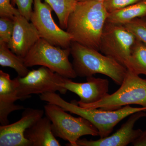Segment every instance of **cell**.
<instances>
[{"label":"cell","instance_id":"cell-13","mask_svg":"<svg viewBox=\"0 0 146 146\" xmlns=\"http://www.w3.org/2000/svg\"><path fill=\"white\" fill-rule=\"evenodd\" d=\"M13 20V35L7 46L13 53L24 58L41 37L32 23L21 14L14 16Z\"/></svg>","mask_w":146,"mask_h":146},{"label":"cell","instance_id":"cell-21","mask_svg":"<svg viewBox=\"0 0 146 146\" xmlns=\"http://www.w3.org/2000/svg\"><path fill=\"white\" fill-rule=\"evenodd\" d=\"M14 29L13 19L7 17L0 18V43L7 44L10 41Z\"/></svg>","mask_w":146,"mask_h":146},{"label":"cell","instance_id":"cell-26","mask_svg":"<svg viewBox=\"0 0 146 146\" xmlns=\"http://www.w3.org/2000/svg\"><path fill=\"white\" fill-rule=\"evenodd\" d=\"M89 1V0H77L78 1ZM94 1H103L104 0H94Z\"/></svg>","mask_w":146,"mask_h":146},{"label":"cell","instance_id":"cell-22","mask_svg":"<svg viewBox=\"0 0 146 146\" xmlns=\"http://www.w3.org/2000/svg\"><path fill=\"white\" fill-rule=\"evenodd\" d=\"M13 7L17 6L21 15L30 21L33 9L32 5L33 0H11Z\"/></svg>","mask_w":146,"mask_h":146},{"label":"cell","instance_id":"cell-24","mask_svg":"<svg viewBox=\"0 0 146 146\" xmlns=\"http://www.w3.org/2000/svg\"><path fill=\"white\" fill-rule=\"evenodd\" d=\"M20 14L18 9L11 4V0H0V17L13 19L14 16Z\"/></svg>","mask_w":146,"mask_h":146},{"label":"cell","instance_id":"cell-17","mask_svg":"<svg viewBox=\"0 0 146 146\" xmlns=\"http://www.w3.org/2000/svg\"><path fill=\"white\" fill-rule=\"evenodd\" d=\"M0 65L13 68L18 76L21 77L26 76L30 72L25 65L24 58L13 53L5 43H0Z\"/></svg>","mask_w":146,"mask_h":146},{"label":"cell","instance_id":"cell-2","mask_svg":"<svg viewBox=\"0 0 146 146\" xmlns=\"http://www.w3.org/2000/svg\"><path fill=\"white\" fill-rule=\"evenodd\" d=\"M41 100L60 106L66 112L78 115L88 120L97 129L100 138L110 135L114 127L122 120L131 114L141 111H146V108L133 107L130 105L123 106L115 110H106L101 108L82 107L76 101H66L56 93H46L39 96Z\"/></svg>","mask_w":146,"mask_h":146},{"label":"cell","instance_id":"cell-16","mask_svg":"<svg viewBox=\"0 0 146 146\" xmlns=\"http://www.w3.org/2000/svg\"><path fill=\"white\" fill-rule=\"evenodd\" d=\"M146 16V0L108 13L107 21L113 23L124 25L136 18Z\"/></svg>","mask_w":146,"mask_h":146},{"label":"cell","instance_id":"cell-1","mask_svg":"<svg viewBox=\"0 0 146 146\" xmlns=\"http://www.w3.org/2000/svg\"><path fill=\"white\" fill-rule=\"evenodd\" d=\"M108 13L103 1H77L68 18L66 30L73 42L100 51L101 38Z\"/></svg>","mask_w":146,"mask_h":146},{"label":"cell","instance_id":"cell-10","mask_svg":"<svg viewBox=\"0 0 146 146\" xmlns=\"http://www.w3.org/2000/svg\"><path fill=\"white\" fill-rule=\"evenodd\" d=\"M42 110L27 108L21 119L11 124L0 126V146H31L25 137L27 129L43 117Z\"/></svg>","mask_w":146,"mask_h":146},{"label":"cell","instance_id":"cell-8","mask_svg":"<svg viewBox=\"0 0 146 146\" xmlns=\"http://www.w3.org/2000/svg\"><path fill=\"white\" fill-rule=\"evenodd\" d=\"M65 77L50 69L42 66L37 70L30 71L25 76L16 78L18 97L21 100L31 97V94H42L46 93L66 94L68 90L58 85Z\"/></svg>","mask_w":146,"mask_h":146},{"label":"cell","instance_id":"cell-11","mask_svg":"<svg viewBox=\"0 0 146 146\" xmlns=\"http://www.w3.org/2000/svg\"><path fill=\"white\" fill-rule=\"evenodd\" d=\"M145 117H146V111L133 113L112 135L97 140L79 139L77 143L78 146H126L131 144L143 131L140 129H134V125L138 120Z\"/></svg>","mask_w":146,"mask_h":146},{"label":"cell","instance_id":"cell-19","mask_svg":"<svg viewBox=\"0 0 146 146\" xmlns=\"http://www.w3.org/2000/svg\"><path fill=\"white\" fill-rule=\"evenodd\" d=\"M77 0H45L54 11L59 21L60 27L66 29L68 18L75 8Z\"/></svg>","mask_w":146,"mask_h":146},{"label":"cell","instance_id":"cell-25","mask_svg":"<svg viewBox=\"0 0 146 146\" xmlns=\"http://www.w3.org/2000/svg\"><path fill=\"white\" fill-rule=\"evenodd\" d=\"M131 145L134 146H146V130L143 131L140 136Z\"/></svg>","mask_w":146,"mask_h":146},{"label":"cell","instance_id":"cell-15","mask_svg":"<svg viewBox=\"0 0 146 146\" xmlns=\"http://www.w3.org/2000/svg\"><path fill=\"white\" fill-rule=\"evenodd\" d=\"M25 136L31 146H61L53 133L51 122L46 116L40 118L27 129Z\"/></svg>","mask_w":146,"mask_h":146},{"label":"cell","instance_id":"cell-5","mask_svg":"<svg viewBox=\"0 0 146 146\" xmlns=\"http://www.w3.org/2000/svg\"><path fill=\"white\" fill-rule=\"evenodd\" d=\"M76 102L84 108L106 110H115L131 104L146 108V79L141 78L139 75L127 70L120 88L113 94H109L100 101L91 104Z\"/></svg>","mask_w":146,"mask_h":146},{"label":"cell","instance_id":"cell-4","mask_svg":"<svg viewBox=\"0 0 146 146\" xmlns=\"http://www.w3.org/2000/svg\"><path fill=\"white\" fill-rule=\"evenodd\" d=\"M44 108L46 116L51 122L54 135L68 141L66 145L78 146L77 141L82 136H99L96 127L86 119L73 117L53 104L48 103Z\"/></svg>","mask_w":146,"mask_h":146},{"label":"cell","instance_id":"cell-14","mask_svg":"<svg viewBox=\"0 0 146 146\" xmlns=\"http://www.w3.org/2000/svg\"><path fill=\"white\" fill-rule=\"evenodd\" d=\"M18 100L17 83L16 78L11 79L9 74L0 70V123L1 125L9 124V115L16 110L25 109L23 106L14 104Z\"/></svg>","mask_w":146,"mask_h":146},{"label":"cell","instance_id":"cell-18","mask_svg":"<svg viewBox=\"0 0 146 146\" xmlns=\"http://www.w3.org/2000/svg\"><path fill=\"white\" fill-rule=\"evenodd\" d=\"M127 69L139 75L146 76V45L137 39L131 49Z\"/></svg>","mask_w":146,"mask_h":146},{"label":"cell","instance_id":"cell-9","mask_svg":"<svg viewBox=\"0 0 146 146\" xmlns=\"http://www.w3.org/2000/svg\"><path fill=\"white\" fill-rule=\"evenodd\" d=\"M42 0H33V11L30 21L40 37L52 44L63 48L70 47L73 37L55 23L52 16V9Z\"/></svg>","mask_w":146,"mask_h":146},{"label":"cell","instance_id":"cell-7","mask_svg":"<svg viewBox=\"0 0 146 146\" xmlns=\"http://www.w3.org/2000/svg\"><path fill=\"white\" fill-rule=\"evenodd\" d=\"M136 38L122 25L106 21L102 33L100 51L127 68Z\"/></svg>","mask_w":146,"mask_h":146},{"label":"cell","instance_id":"cell-20","mask_svg":"<svg viewBox=\"0 0 146 146\" xmlns=\"http://www.w3.org/2000/svg\"><path fill=\"white\" fill-rule=\"evenodd\" d=\"M123 25L136 39L146 45V16L133 19Z\"/></svg>","mask_w":146,"mask_h":146},{"label":"cell","instance_id":"cell-3","mask_svg":"<svg viewBox=\"0 0 146 146\" xmlns=\"http://www.w3.org/2000/svg\"><path fill=\"white\" fill-rule=\"evenodd\" d=\"M73 68L77 76L88 77L96 74L104 75L121 85L127 72L125 66L99 51L75 42L70 46Z\"/></svg>","mask_w":146,"mask_h":146},{"label":"cell","instance_id":"cell-6","mask_svg":"<svg viewBox=\"0 0 146 146\" xmlns=\"http://www.w3.org/2000/svg\"><path fill=\"white\" fill-rule=\"evenodd\" d=\"M70 54V47L56 46L40 38L24 58V62L27 68L44 66L64 77L74 78L77 76L69 60Z\"/></svg>","mask_w":146,"mask_h":146},{"label":"cell","instance_id":"cell-12","mask_svg":"<svg viewBox=\"0 0 146 146\" xmlns=\"http://www.w3.org/2000/svg\"><path fill=\"white\" fill-rule=\"evenodd\" d=\"M58 85L76 94L80 99L77 102L84 104L100 101L109 94L108 80L93 76L86 78V82L82 83L74 82L71 79L65 78Z\"/></svg>","mask_w":146,"mask_h":146},{"label":"cell","instance_id":"cell-23","mask_svg":"<svg viewBox=\"0 0 146 146\" xmlns=\"http://www.w3.org/2000/svg\"><path fill=\"white\" fill-rule=\"evenodd\" d=\"M142 0H104V4L108 13L119 10Z\"/></svg>","mask_w":146,"mask_h":146}]
</instances>
